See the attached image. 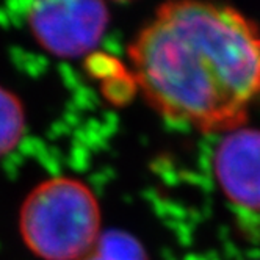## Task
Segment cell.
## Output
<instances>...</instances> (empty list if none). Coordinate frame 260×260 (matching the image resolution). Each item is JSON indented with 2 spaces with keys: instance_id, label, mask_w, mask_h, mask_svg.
Wrapping results in <instances>:
<instances>
[{
  "instance_id": "1",
  "label": "cell",
  "mask_w": 260,
  "mask_h": 260,
  "mask_svg": "<svg viewBox=\"0 0 260 260\" xmlns=\"http://www.w3.org/2000/svg\"><path fill=\"white\" fill-rule=\"evenodd\" d=\"M127 53L137 89L170 122L224 135L260 101V27L234 7L163 4Z\"/></svg>"
},
{
  "instance_id": "2",
  "label": "cell",
  "mask_w": 260,
  "mask_h": 260,
  "mask_svg": "<svg viewBox=\"0 0 260 260\" xmlns=\"http://www.w3.org/2000/svg\"><path fill=\"white\" fill-rule=\"evenodd\" d=\"M17 229L41 260H80L104 232L99 199L77 177L46 179L24 199Z\"/></svg>"
},
{
  "instance_id": "3",
  "label": "cell",
  "mask_w": 260,
  "mask_h": 260,
  "mask_svg": "<svg viewBox=\"0 0 260 260\" xmlns=\"http://www.w3.org/2000/svg\"><path fill=\"white\" fill-rule=\"evenodd\" d=\"M111 13L104 2L68 0L35 2L25 13V22L41 49L58 58L92 55L110 25Z\"/></svg>"
},
{
  "instance_id": "4",
  "label": "cell",
  "mask_w": 260,
  "mask_h": 260,
  "mask_svg": "<svg viewBox=\"0 0 260 260\" xmlns=\"http://www.w3.org/2000/svg\"><path fill=\"white\" fill-rule=\"evenodd\" d=\"M212 168L221 193L231 204L260 213V128L243 125L221 135Z\"/></svg>"
},
{
  "instance_id": "5",
  "label": "cell",
  "mask_w": 260,
  "mask_h": 260,
  "mask_svg": "<svg viewBox=\"0 0 260 260\" xmlns=\"http://www.w3.org/2000/svg\"><path fill=\"white\" fill-rule=\"evenodd\" d=\"M27 127L22 101L5 86H0V158L21 143Z\"/></svg>"
},
{
  "instance_id": "6",
  "label": "cell",
  "mask_w": 260,
  "mask_h": 260,
  "mask_svg": "<svg viewBox=\"0 0 260 260\" xmlns=\"http://www.w3.org/2000/svg\"><path fill=\"white\" fill-rule=\"evenodd\" d=\"M80 260H149L143 243L124 231H104Z\"/></svg>"
}]
</instances>
